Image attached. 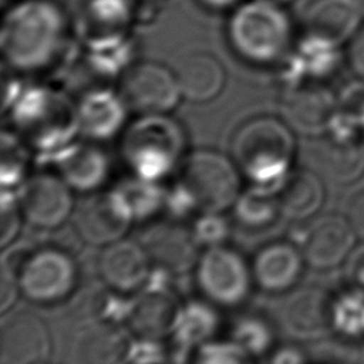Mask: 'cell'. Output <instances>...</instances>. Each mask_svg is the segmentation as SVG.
<instances>
[{
  "label": "cell",
  "instance_id": "cell-1",
  "mask_svg": "<svg viewBox=\"0 0 364 364\" xmlns=\"http://www.w3.org/2000/svg\"><path fill=\"white\" fill-rule=\"evenodd\" d=\"M65 38V20L50 0H23L4 16L1 53L17 70L46 67L60 51Z\"/></svg>",
  "mask_w": 364,
  "mask_h": 364
},
{
  "label": "cell",
  "instance_id": "cell-2",
  "mask_svg": "<svg viewBox=\"0 0 364 364\" xmlns=\"http://www.w3.org/2000/svg\"><path fill=\"white\" fill-rule=\"evenodd\" d=\"M296 152L293 129L272 117H259L245 122L232 142L233 161L255 185L279 191L291 172Z\"/></svg>",
  "mask_w": 364,
  "mask_h": 364
},
{
  "label": "cell",
  "instance_id": "cell-3",
  "mask_svg": "<svg viewBox=\"0 0 364 364\" xmlns=\"http://www.w3.org/2000/svg\"><path fill=\"white\" fill-rule=\"evenodd\" d=\"M11 118L24 142L44 154L68 145L80 132L77 105L51 88L23 92L11 105Z\"/></svg>",
  "mask_w": 364,
  "mask_h": 364
},
{
  "label": "cell",
  "instance_id": "cell-4",
  "mask_svg": "<svg viewBox=\"0 0 364 364\" xmlns=\"http://www.w3.org/2000/svg\"><path fill=\"white\" fill-rule=\"evenodd\" d=\"M228 36L235 51L257 64L280 58L291 41V23L282 4L272 0H249L232 14Z\"/></svg>",
  "mask_w": 364,
  "mask_h": 364
},
{
  "label": "cell",
  "instance_id": "cell-5",
  "mask_svg": "<svg viewBox=\"0 0 364 364\" xmlns=\"http://www.w3.org/2000/svg\"><path fill=\"white\" fill-rule=\"evenodd\" d=\"M183 132L166 114L139 115L124 134L121 154L135 176L158 182L179 162Z\"/></svg>",
  "mask_w": 364,
  "mask_h": 364
},
{
  "label": "cell",
  "instance_id": "cell-6",
  "mask_svg": "<svg viewBox=\"0 0 364 364\" xmlns=\"http://www.w3.org/2000/svg\"><path fill=\"white\" fill-rule=\"evenodd\" d=\"M235 161L215 151H195L181 166L176 185L199 213L218 212L235 205L240 195V181Z\"/></svg>",
  "mask_w": 364,
  "mask_h": 364
},
{
  "label": "cell",
  "instance_id": "cell-7",
  "mask_svg": "<svg viewBox=\"0 0 364 364\" xmlns=\"http://www.w3.org/2000/svg\"><path fill=\"white\" fill-rule=\"evenodd\" d=\"M118 95L128 111L154 115L173 109L182 92L175 71L158 63L144 61L125 71L119 81Z\"/></svg>",
  "mask_w": 364,
  "mask_h": 364
},
{
  "label": "cell",
  "instance_id": "cell-8",
  "mask_svg": "<svg viewBox=\"0 0 364 364\" xmlns=\"http://www.w3.org/2000/svg\"><path fill=\"white\" fill-rule=\"evenodd\" d=\"M195 267L200 290L213 303L235 306L246 299L253 273L235 250L223 245L208 247Z\"/></svg>",
  "mask_w": 364,
  "mask_h": 364
},
{
  "label": "cell",
  "instance_id": "cell-9",
  "mask_svg": "<svg viewBox=\"0 0 364 364\" xmlns=\"http://www.w3.org/2000/svg\"><path fill=\"white\" fill-rule=\"evenodd\" d=\"M77 269L65 252L47 247L34 252L18 272L23 294L36 303H54L71 293Z\"/></svg>",
  "mask_w": 364,
  "mask_h": 364
},
{
  "label": "cell",
  "instance_id": "cell-10",
  "mask_svg": "<svg viewBox=\"0 0 364 364\" xmlns=\"http://www.w3.org/2000/svg\"><path fill=\"white\" fill-rule=\"evenodd\" d=\"M337 114V97L317 80H299L284 91L282 115L284 122L304 135H323Z\"/></svg>",
  "mask_w": 364,
  "mask_h": 364
},
{
  "label": "cell",
  "instance_id": "cell-11",
  "mask_svg": "<svg viewBox=\"0 0 364 364\" xmlns=\"http://www.w3.org/2000/svg\"><path fill=\"white\" fill-rule=\"evenodd\" d=\"M24 219L37 228L53 229L67 220L73 212L71 186L54 173H37L24 181L18 195Z\"/></svg>",
  "mask_w": 364,
  "mask_h": 364
},
{
  "label": "cell",
  "instance_id": "cell-12",
  "mask_svg": "<svg viewBox=\"0 0 364 364\" xmlns=\"http://www.w3.org/2000/svg\"><path fill=\"white\" fill-rule=\"evenodd\" d=\"M347 216L324 213L313 218L301 237L304 262L316 269H331L346 262L355 243Z\"/></svg>",
  "mask_w": 364,
  "mask_h": 364
},
{
  "label": "cell",
  "instance_id": "cell-13",
  "mask_svg": "<svg viewBox=\"0 0 364 364\" xmlns=\"http://www.w3.org/2000/svg\"><path fill=\"white\" fill-rule=\"evenodd\" d=\"M363 20L358 0H313L304 11V37L341 47L357 34Z\"/></svg>",
  "mask_w": 364,
  "mask_h": 364
},
{
  "label": "cell",
  "instance_id": "cell-14",
  "mask_svg": "<svg viewBox=\"0 0 364 364\" xmlns=\"http://www.w3.org/2000/svg\"><path fill=\"white\" fill-rule=\"evenodd\" d=\"M51 341L46 324L31 313H16L0 331L1 364H46Z\"/></svg>",
  "mask_w": 364,
  "mask_h": 364
},
{
  "label": "cell",
  "instance_id": "cell-15",
  "mask_svg": "<svg viewBox=\"0 0 364 364\" xmlns=\"http://www.w3.org/2000/svg\"><path fill=\"white\" fill-rule=\"evenodd\" d=\"M179 307L164 279H156L151 272L139 296L132 300L127 323L136 337L159 340L171 334Z\"/></svg>",
  "mask_w": 364,
  "mask_h": 364
},
{
  "label": "cell",
  "instance_id": "cell-16",
  "mask_svg": "<svg viewBox=\"0 0 364 364\" xmlns=\"http://www.w3.org/2000/svg\"><path fill=\"white\" fill-rule=\"evenodd\" d=\"M102 282L121 294L142 289L151 276V259L142 245L119 239L104 246L98 259Z\"/></svg>",
  "mask_w": 364,
  "mask_h": 364
},
{
  "label": "cell",
  "instance_id": "cell-17",
  "mask_svg": "<svg viewBox=\"0 0 364 364\" xmlns=\"http://www.w3.org/2000/svg\"><path fill=\"white\" fill-rule=\"evenodd\" d=\"M132 218L111 191L87 199L75 216V229L88 243L107 246L127 233Z\"/></svg>",
  "mask_w": 364,
  "mask_h": 364
},
{
  "label": "cell",
  "instance_id": "cell-18",
  "mask_svg": "<svg viewBox=\"0 0 364 364\" xmlns=\"http://www.w3.org/2000/svg\"><path fill=\"white\" fill-rule=\"evenodd\" d=\"M333 296L321 287L299 289L283 304V324L296 338L316 340L324 337L331 327Z\"/></svg>",
  "mask_w": 364,
  "mask_h": 364
},
{
  "label": "cell",
  "instance_id": "cell-19",
  "mask_svg": "<svg viewBox=\"0 0 364 364\" xmlns=\"http://www.w3.org/2000/svg\"><path fill=\"white\" fill-rule=\"evenodd\" d=\"M142 246L151 262L168 273H185L196 266L198 242L192 230L178 223L154 225L144 235Z\"/></svg>",
  "mask_w": 364,
  "mask_h": 364
},
{
  "label": "cell",
  "instance_id": "cell-20",
  "mask_svg": "<svg viewBox=\"0 0 364 364\" xmlns=\"http://www.w3.org/2000/svg\"><path fill=\"white\" fill-rule=\"evenodd\" d=\"M131 343L118 323L98 320L78 333L71 355L74 364H129Z\"/></svg>",
  "mask_w": 364,
  "mask_h": 364
},
{
  "label": "cell",
  "instance_id": "cell-21",
  "mask_svg": "<svg viewBox=\"0 0 364 364\" xmlns=\"http://www.w3.org/2000/svg\"><path fill=\"white\" fill-rule=\"evenodd\" d=\"M47 155L57 166L58 175L71 189L92 192L108 178V159L105 154L94 145L70 142Z\"/></svg>",
  "mask_w": 364,
  "mask_h": 364
},
{
  "label": "cell",
  "instance_id": "cell-22",
  "mask_svg": "<svg viewBox=\"0 0 364 364\" xmlns=\"http://www.w3.org/2000/svg\"><path fill=\"white\" fill-rule=\"evenodd\" d=\"M303 262L301 250H297L293 245L272 243L256 255L252 266L253 279L267 291H286L299 282Z\"/></svg>",
  "mask_w": 364,
  "mask_h": 364
},
{
  "label": "cell",
  "instance_id": "cell-23",
  "mask_svg": "<svg viewBox=\"0 0 364 364\" xmlns=\"http://www.w3.org/2000/svg\"><path fill=\"white\" fill-rule=\"evenodd\" d=\"M127 111L118 94L105 90L88 92L77 105L80 132L94 139H107L121 129Z\"/></svg>",
  "mask_w": 364,
  "mask_h": 364
},
{
  "label": "cell",
  "instance_id": "cell-24",
  "mask_svg": "<svg viewBox=\"0 0 364 364\" xmlns=\"http://www.w3.org/2000/svg\"><path fill=\"white\" fill-rule=\"evenodd\" d=\"M280 212L293 220L313 218L323 206L326 191L321 179L309 169L291 171L277 191Z\"/></svg>",
  "mask_w": 364,
  "mask_h": 364
},
{
  "label": "cell",
  "instance_id": "cell-25",
  "mask_svg": "<svg viewBox=\"0 0 364 364\" xmlns=\"http://www.w3.org/2000/svg\"><path fill=\"white\" fill-rule=\"evenodd\" d=\"M175 74L182 97L195 102L215 98L225 84V71L220 63L209 54L185 57L178 64Z\"/></svg>",
  "mask_w": 364,
  "mask_h": 364
},
{
  "label": "cell",
  "instance_id": "cell-26",
  "mask_svg": "<svg viewBox=\"0 0 364 364\" xmlns=\"http://www.w3.org/2000/svg\"><path fill=\"white\" fill-rule=\"evenodd\" d=\"M219 318L215 309L203 301H189L179 307L171 337L182 353L195 351L209 340L218 330Z\"/></svg>",
  "mask_w": 364,
  "mask_h": 364
},
{
  "label": "cell",
  "instance_id": "cell-27",
  "mask_svg": "<svg viewBox=\"0 0 364 364\" xmlns=\"http://www.w3.org/2000/svg\"><path fill=\"white\" fill-rule=\"evenodd\" d=\"M321 142L326 171L338 182H350L364 172V142L360 138H344L330 132Z\"/></svg>",
  "mask_w": 364,
  "mask_h": 364
},
{
  "label": "cell",
  "instance_id": "cell-28",
  "mask_svg": "<svg viewBox=\"0 0 364 364\" xmlns=\"http://www.w3.org/2000/svg\"><path fill=\"white\" fill-rule=\"evenodd\" d=\"M112 192L122 202L132 220L148 219L165 206L166 193L159 188L158 182L135 175L119 182Z\"/></svg>",
  "mask_w": 364,
  "mask_h": 364
},
{
  "label": "cell",
  "instance_id": "cell-29",
  "mask_svg": "<svg viewBox=\"0 0 364 364\" xmlns=\"http://www.w3.org/2000/svg\"><path fill=\"white\" fill-rule=\"evenodd\" d=\"M333 331L348 340L364 341V289L353 286L333 296Z\"/></svg>",
  "mask_w": 364,
  "mask_h": 364
},
{
  "label": "cell",
  "instance_id": "cell-30",
  "mask_svg": "<svg viewBox=\"0 0 364 364\" xmlns=\"http://www.w3.org/2000/svg\"><path fill=\"white\" fill-rule=\"evenodd\" d=\"M233 206L240 223L250 228H263L282 213L277 189L262 185L240 192Z\"/></svg>",
  "mask_w": 364,
  "mask_h": 364
},
{
  "label": "cell",
  "instance_id": "cell-31",
  "mask_svg": "<svg viewBox=\"0 0 364 364\" xmlns=\"http://www.w3.org/2000/svg\"><path fill=\"white\" fill-rule=\"evenodd\" d=\"M127 0H91L87 7V30L94 31V41L115 38L129 17Z\"/></svg>",
  "mask_w": 364,
  "mask_h": 364
},
{
  "label": "cell",
  "instance_id": "cell-32",
  "mask_svg": "<svg viewBox=\"0 0 364 364\" xmlns=\"http://www.w3.org/2000/svg\"><path fill=\"white\" fill-rule=\"evenodd\" d=\"M0 151V182L3 189H13L24 181L28 168V152L26 142L20 135L3 132Z\"/></svg>",
  "mask_w": 364,
  "mask_h": 364
},
{
  "label": "cell",
  "instance_id": "cell-33",
  "mask_svg": "<svg viewBox=\"0 0 364 364\" xmlns=\"http://www.w3.org/2000/svg\"><path fill=\"white\" fill-rule=\"evenodd\" d=\"M230 340L253 355L264 354L273 344V331L270 326L257 316H243L232 327Z\"/></svg>",
  "mask_w": 364,
  "mask_h": 364
},
{
  "label": "cell",
  "instance_id": "cell-34",
  "mask_svg": "<svg viewBox=\"0 0 364 364\" xmlns=\"http://www.w3.org/2000/svg\"><path fill=\"white\" fill-rule=\"evenodd\" d=\"M360 134L364 139V80L347 84L337 95V114L333 121Z\"/></svg>",
  "mask_w": 364,
  "mask_h": 364
},
{
  "label": "cell",
  "instance_id": "cell-35",
  "mask_svg": "<svg viewBox=\"0 0 364 364\" xmlns=\"http://www.w3.org/2000/svg\"><path fill=\"white\" fill-rule=\"evenodd\" d=\"M192 364H252V355L233 340H209L195 350Z\"/></svg>",
  "mask_w": 364,
  "mask_h": 364
},
{
  "label": "cell",
  "instance_id": "cell-36",
  "mask_svg": "<svg viewBox=\"0 0 364 364\" xmlns=\"http://www.w3.org/2000/svg\"><path fill=\"white\" fill-rule=\"evenodd\" d=\"M192 235L199 246L213 247L222 246L229 235V225L226 219L218 212L199 213L193 226Z\"/></svg>",
  "mask_w": 364,
  "mask_h": 364
},
{
  "label": "cell",
  "instance_id": "cell-37",
  "mask_svg": "<svg viewBox=\"0 0 364 364\" xmlns=\"http://www.w3.org/2000/svg\"><path fill=\"white\" fill-rule=\"evenodd\" d=\"M24 215L21 212L18 196L11 189H3L0 196V245L6 247L11 243L21 228Z\"/></svg>",
  "mask_w": 364,
  "mask_h": 364
},
{
  "label": "cell",
  "instance_id": "cell-38",
  "mask_svg": "<svg viewBox=\"0 0 364 364\" xmlns=\"http://www.w3.org/2000/svg\"><path fill=\"white\" fill-rule=\"evenodd\" d=\"M165 353L159 340L138 337L132 340L129 350V364H164Z\"/></svg>",
  "mask_w": 364,
  "mask_h": 364
},
{
  "label": "cell",
  "instance_id": "cell-39",
  "mask_svg": "<svg viewBox=\"0 0 364 364\" xmlns=\"http://www.w3.org/2000/svg\"><path fill=\"white\" fill-rule=\"evenodd\" d=\"M20 290L18 273L13 270L6 262L1 263L0 269V311L6 313L14 304Z\"/></svg>",
  "mask_w": 364,
  "mask_h": 364
},
{
  "label": "cell",
  "instance_id": "cell-40",
  "mask_svg": "<svg viewBox=\"0 0 364 364\" xmlns=\"http://www.w3.org/2000/svg\"><path fill=\"white\" fill-rule=\"evenodd\" d=\"M347 61L354 74L364 80V28L361 27L357 34L350 40L347 48Z\"/></svg>",
  "mask_w": 364,
  "mask_h": 364
},
{
  "label": "cell",
  "instance_id": "cell-41",
  "mask_svg": "<svg viewBox=\"0 0 364 364\" xmlns=\"http://www.w3.org/2000/svg\"><path fill=\"white\" fill-rule=\"evenodd\" d=\"M346 274L353 286L364 289V243L354 247L346 260Z\"/></svg>",
  "mask_w": 364,
  "mask_h": 364
},
{
  "label": "cell",
  "instance_id": "cell-42",
  "mask_svg": "<svg viewBox=\"0 0 364 364\" xmlns=\"http://www.w3.org/2000/svg\"><path fill=\"white\" fill-rule=\"evenodd\" d=\"M347 218L355 235L364 239V189L357 192L348 202Z\"/></svg>",
  "mask_w": 364,
  "mask_h": 364
},
{
  "label": "cell",
  "instance_id": "cell-43",
  "mask_svg": "<svg viewBox=\"0 0 364 364\" xmlns=\"http://www.w3.org/2000/svg\"><path fill=\"white\" fill-rule=\"evenodd\" d=\"M270 364H307V358L299 347L287 344L273 351Z\"/></svg>",
  "mask_w": 364,
  "mask_h": 364
},
{
  "label": "cell",
  "instance_id": "cell-44",
  "mask_svg": "<svg viewBox=\"0 0 364 364\" xmlns=\"http://www.w3.org/2000/svg\"><path fill=\"white\" fill-rule=\"evenodd\" d=\"M200 1L212 9H226L237 3L239 0H200Z\"/></svg>",
  "mask_w": 364,
  "mask_h": 364
},
{
  "label": "cell",
  "instance_id": "cell-45",
  "mask_svg": "<svg viewBox=\"0 0 364 364\" xmlns=\"http://www.w3.org/2000/svg\"><path fill=\"white\" fill-rule=\"evenodd\" d=\"M358 4L361 7V11H363V16H364V0H358Z\"/></svg>",
  "mask_w": 364,
  "mask_h": 364
},
{
  "label": "cell",
  "instance_id": "cell-46",
  "mask_svg": "<svg viewBox=\"0 0 364 364\" xmlns=\"http://www.w3.org/2000/svg\"><path fill=\"white\" fill-rule=\"evenodd\" d=\"M272 1H276V3H279V4H284V3H289V1H291V0H272Z\"/></svg>",
  "mask_w": 364,
  "mask_h": 364
},
{
  "label": "cell",
  "instance_id": "cell-47",
  "mask_svg": "<svg viewBox=\"0 0 364 364\" xmlns=\"http://www.w3.org/2000/svg\"><path fill=\"white\" fill-rule=\"evenodd\" d=\"M164 364H165V363H164Z\"/></svg>",
  "mask_w": 364,
  "mask_h": 364
}]
</instances>
